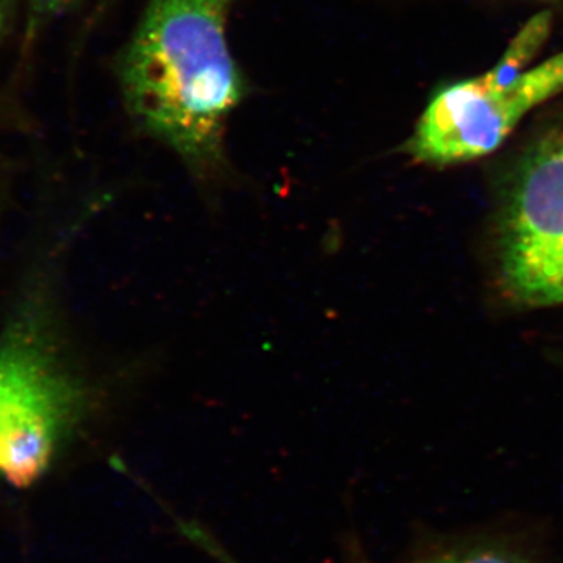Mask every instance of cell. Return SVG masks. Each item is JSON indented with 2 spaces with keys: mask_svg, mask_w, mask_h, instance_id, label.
Returning <instances> with one entry per match:
<instances>
[{
  "mask_svg": "<svg viewBox=\"0 0 563 563\" xmlns=\"http://www.w3.org/2000/svg\"><path fill=\"white\" fill-rule=\"evenodd\" d=\"M236 0H147L118 62L125 109L141 131L207 176L224 162L246 79L229 46Z\"/></svg>",
  "mask_w": 563,
  "mask_h": 563,
  "instance_id": "cell-1",
  "label": "cell"
},
{
  "mask_svg": "<svg viewBox=\"0 0 563 563\" xmlns=\"http://www.w3.org/2000/svg\"><path fill=\"white\" fill-rule=\"evenodd\" d=\"M551 18H533L487 73L437 92L406 150L428 165H457L498 150L526 114L563 91V51L526 69L550 35Z\"/></svg>",
  "mask_w": 563,
  "mask_h": 563,
  "instance_id": "cell-2",
  "label": "cell"
},
{
  "mask_svg": "<svg viewBox=\"0 0 563 563\" xmlns=\"http://www.w3.org/2000/svg\"><path fill=\"white\" fill-rule=\"evenodd\" d=\"M46 314L25 306L0 335V477L27 487L46 473L87 413Z\"/></svg>",
  "mask_w": 563,
  "mask_h": 563,
  "instance_id": "cell-3",
  "label": "cell"
},
{
  "mask_svg": "<svg viewBox=\"0 0 563 563\" xmlns=\"http://www.w3.org/2000/svg\"><path fill=\"white\" fill-rule=\"evenodd\" d=\"M503 274L520 301L563 303V125L529 147L507 202Z\"/></svg>",
  "mask_w": 563,
  "mask_h": 563,
  "instance_id": "cell-4",
  "label": "cell"
},
{
  "mask_svg": "<svg viewBox=\"0 0 563 563\" xmlns=\"http://www.w3.org/2000/svg\"><path fill=\"white\" fill-rule=\"evenodd\" d=\"M417 563H531L501 544L479 543L433 554Z\"/></svg>",
  "mask_w": 563,
  "mask_h": 563,
  "instance_id": "cell-5",
  "label": "cell"
},
{
  "mask_svg": "<svg viewBox=\"0 0 563 563\" xmlns=\"http://www.w3.org/2000/svg\"><path fill=\"white\" fill-rule=\"evenodd\" d=\"M176 525L179 531L184 533V537H187L199 550L210 554L214 561L220 563H240L235 558H232L209 532L203 531L201 526L191 523V521L179 520V518H177Z\"/></svg>",
  "mask_w": 563,
  "mask_h": 563,
  "instance_id": "cell-6",
  "label": "cell"
},
{
  "mask_svg": "<svg viewBox=\"0 0 563 563\" xmlns=\"http://www.w3.org/2000/svg\"><path fill=\"white\" fill-rule=\"evenodd\" d=\"M77 0H31L33 11L41 18H54L73 7Z\"/></svg>",
  "mask_w": 563,
  "mask_h": 563,
  "instance_id": "cell-7",
  "label": "cell"
}]
</instances>
